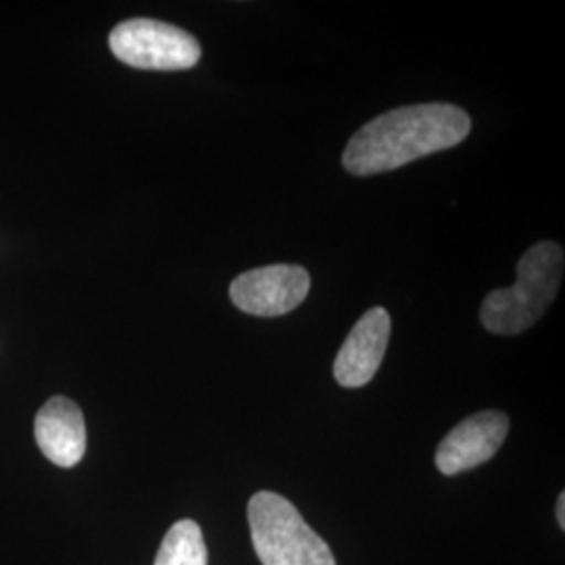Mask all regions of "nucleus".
<instances>
[{
  "label": "nucleus",
  "instance_id": "1",
  "mask_svg": "<svg viewBox=\"0 0 565 565\" xmlns=\"http://www.w3.org/2000/svg\"><path fill=\"white\" fill-rule=\"evenodd\" d=\"M471 120L461 107L424 103L398 107L363 128L343 149V168L354 177H373L457 147L467 139Z\"/></svg>",
  "mask_w": 565,
  "mask_h": 565
},
{
  "label": "nucleus",
  "instance_id": "2",
  "mask_svg": "<svg viewBox=\"0 0 565 565\" xmlns=\"http://www.w3.org/2000/svg\"><path fill=\"white\" fill-rule=\"evenodd\" d=\"M564 249L555 242L532 245L518 263V281L486 296L480 321L490 333L518 335L536 323L557 298L564 279Z\"/></svg>",
  "mask_w": 565,
  "mask_h": 565
},
{
  "label": "nucleus",
  "instance_id": "3",
  "mask_svg": "<svg viewBox=\"0 0 565 565\" xmlns=\"http://www.w3.org/2000/svg\"><path fill=\"white\" fill-rule=\"evenodd\" d=\"M247 520L263 565H335L331 548L281 494H254Z\"/></svg>",
  "mask_w": 565,
  "mask_h": 565
},
{
  "label": "nucleus",
  "instance_id": "4",
  "mask_svg": "<svg viewBox=\"0 0 565 565\" xmlns=\"http://www.w3.org/2000/svg\"><path fill=\"white\" fill-rule=\"evenodd\" d=\"M111 53L137 70L179 72L198 65L202 46L177 25L156 20H128L109 34Z\"/></svg>",
  "mask_w": 565,
  "mask_h": 565
},
{
  "label": "nucleus",
  "instance_id": "5",
  "mask_svg": "<svg viewBox=\"0 0 565 565\" xmlns=\"http://www.w3.org/2000/svg\"><path fill=\"white\" fill-rule=\"evenodd\" d=\"M310 291V275L298 264L254 268L231 282V300L254 317H282L296 310Z\"/></svg>",
  "mask_w": 565,
  "mask_h": 565
},
{
  "label": "nucleus",
  "instance_id": "6",
  "mask_svg": "<svg viewBox=\"0 0 565 565\" xmlns=\"http://www.w3.org/2000/svg\"><path fill=\"white\" fill-rule=\"evenodd\" d=\"M509 417L501 411H482L463 419L446 434L436 450V467L445 476H457L490 461L505 443Z\"/></svg>",
  "mask_w": 565,
  "mask_h": 565
},
{
  "label": "nucleus",
  "instance_id": "7",
  "mask_svg": "<svg viewBox=\"0 0 565 565\" xmlns=\"http://www.w3.org/2000/svg\"><path fill=\"white\" fill-rule=\"evenodd\" d=\"M392 333V319L385 308H371L352 327L333 364L335 382L343 387L369 384L384 361Z\"/></svg>",
  "mask_w": 565,
  "mask_h": 565
},
{
  "label": "nucleus",
  "instance_id": "8",
  "mask_svg": "<svg viewBox=\"0 0 565 565\" xmlns=\"http://www.w3.org/2000/svg\"><path fill=\"white\" fill-rule=\"evenodd\" d=\"M36 443L51 463L74 467L86 452V425L81 406L55 396L42 406L34 424Z\"/></svg>",
  "mask_w": 565,
  "mask_h": 565
},
{
  "label": "nucleus",
  "instance_id": "9",
  "mask_svg": "<svg viewBox=\"0 0 565 565\" xmlns=\"http://www.w3.org/2000/svg\"><path fill=\"white\" fill-rule=\"evenodd\" d=\"M153 565H207L202 527L193 520H181L168 530Z\"/></svg>",
  "mask_w": 565,
  "mask_h": 565
},
{
  "label": "nucleus",
  "instance_id": "10",
  "mask_svg": "<svg viewBox=\"0 0 565 565\" xmlns=\"http://www.w3.org/2000/svg\"><path fill=\"white\" fill-rule=\"evenodd\" d=\"M557 522L562 525V530L565 527V494H559V501H557Z\"/></svg>",
  "mask_w": 565,
  "mask_h": 565
}]
</instances>
